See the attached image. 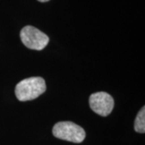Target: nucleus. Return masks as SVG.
<instances>
[{
    "label": "nucleus",
    "mask_w": 145,
    "mask_h": 145,
    "mask_svg": "<svg viewBox=\"0 0 145 145\" xmlns=\"http://www.w3.org/2000/svg\"><path fill=\"white\" fill-rule=\"evenodd\" d=\"M46 90V84L44 78L32 77L26 78L16 85L15 93L20 102L30 101L38 98Z\"/></svg>",
    "instance_id": "nucleus-1"
},
{
    "label": "nucleus",
    "mask_w": 145,
    "mask_h": 145,
    "mask_svg": "<svg viewBox=\"0 0 145 145\" xmlns=\"http://www.w3.org/2000/svg\"><path fill=\"white\" fill-rule=\"evenodd\" d=\"M52 134L58 139L72 143H82L86 138L82 127L69 121L56 123L52 128Z\"/></svg>",
    "instance_id": "nucleus-2"
},
{
    "label": "nucleus",
    "mask_w": 145,
    "mask_h": 145,
    "mask_svg": "<svg viewBox=\"0 0 145 145\" xmlns=\"http://www.w3.org/2000/svg\"><path fill=\"white\" fill-rule=\"evenodd\" d=\"M20 39L24 46L38 51L44 49L49 42L46 34L32 26L24 27L21 30Z\"/></svg>",
    "instance_id": "nucleus-3"
},
{
    "label": "nucleus",
    "mask_w": 145,
    "mask_h": 145,
    "mask_svg": "<svg viewBox=\"0 0 145 145\" xmlns=\"http://www.w3.org/2000/svg\"><path fill=\"white\" fill-rule=\"evenodd\" d=\"M89 106L96 114L101 116H107L114 108L113 98L106 92H97L89 96Z\"/></svg>",
    "instance_id": "nucleus-4"
},
{
    "label": "nucleus",
    "mask_w": 145,
    "mask_h": 145,
    "mask_svg": "<svg viewBox=\"0 0 145 145\" xmlns=\"http://www.w3.org/2000/svg\"><path fill=\"white\" fill-rule=\"evenodd\" d=\"M135 131L138 133L145 132V107L140 109L135 120Z\"/></svg>",
    "instance_id": "nucleus-5"
},
{
    "label": "nucleus",
    "mask_w": 145,
    "mask_h": 145,
    "mask_svg": "<svg viewBox=\"0 0 145 145\" xmlns=\"http://www.w3.org/2000/svg\"><path fill=\"white\" fill-rule=\"evenodd\" d=\"M39 2H41V3H44V2H48V1H49V0H38Z\"/></svg>",
    "instance_id": "nucleus-6"
}]
</instances>
